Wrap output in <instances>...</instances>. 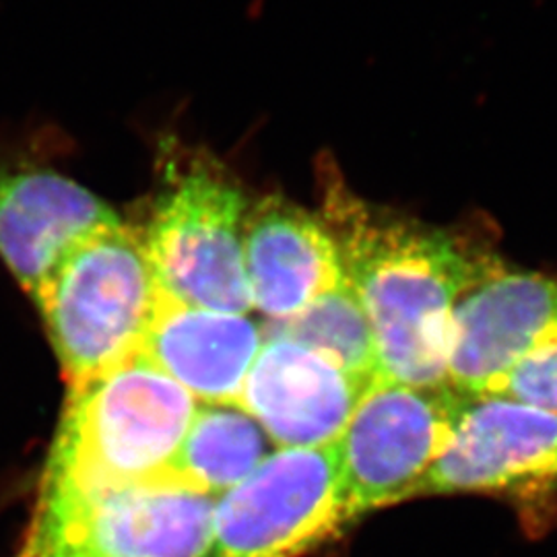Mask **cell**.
<instances>
[{
    "mask_svg": "<svg viewBox=\"0 0 557 557\" xmlns=\"http://www.w3.org/2000/svg\"><path fill=\"white\" fill-rule=\"evenodd\" d=\"M215 499L176 478L38 496L15 557H205Z\"/></svg>",
    "mask_w": 557,
    "mask_h": 557,
    "instance_id": "obj_5",
    "label": "cell"
},
{
    "mask_svg": "<svg viewBox=\"0 0 557 557\" xmlns=\"http://www.w3.org/2000/svg\"><path fill=\"white\" fill-rule=\"evenodd\" d=\"M44 137L0 140V259L32 296L62 255L119 215L50 168Z\"/></svg>",
    "mask_w": 557,
    "mask_h": 557,
    "instance_id": "obj_9",
    "label": "cell"
},
{
    "mask_svg": "<svg viewBox=\"0 0 557 557\" xmlns=\"http://www.w3.org/2000/svg\"><path fill=\"white\" fill-rule=\"evenodd\" d=\"M485 494L541 506L557 494V411L515 398L465 397L453 438L421 496Z\"/></svg>",
    "mask_w": 557,
    "mask_h": 557,
    "instance_id": "obj_8",
    "label": "cell"
},
{
    "mask_svg": "<svg viewBox=\"0 0 557 557\" xmlns=\"http://www.w3.org/2000/svg\"><path fill=\"white\" fill-rule=\"evenodd\" d=\"M372 382L289 338H262L238 405L277 448L335 444Z\"/></svg>",
    "mask_w": 557,
    "mask_h": 557,
    "instance_id": "obj_11",
    "label": "cell"
},
{
    "mask_svg": "<svg viewBox=\"0 0 557 557\" xmlns=\"http://www.w3.org/2000/svg\"><path fill=\"white\" fill-rule=\"evenodd\" d=\"M277 450L257 419L238 403H199L180 444L172 475L220 498Z\"/></svg>",
    "mask_w": 557,
    "mask_h": 557,
    "instance_id": "obj_14",
    "label": "cell"
},
{
    "mask_svg": "<svg viewBox=\"0 0 557 557\" xmlns=\"http://www.w3.org/2000/svg\"><path fill=\"white\" fill-rule=\"evenodd\" d=\"M160 197L143 238L161 289L190 306L252 310L244 271L248 202L238 178L202 147L161 137Z\"/></svg>",
    "mask_w": 557,
    "mask_h": 557,
    "instance_id": "obj_3",
    "label": "cell"
},
{
    "mask_svg": "<svg viewBox=\"0 0 557 557\" xmlns=\"http://www.w3.org/2000/svg\"><path fill=\"white\" fill-rule=\"evenodd\" d=\"M158 292L143 238L120 221L62 255L32 298L69 386L139 354Z\"/></svg>",
    "mask_w": 557,
    "mask_h": 557,
    "instance_id": "obj_4",
    "label": "cell"
},
{
    "mask_svg": "<svg viewBox=\"0 0 557 557\" xmlns=\"http://www.w3.org/2000/svg\"><path fill=\"white\" fill-rule=\"evenodd\" d=\"M197 405L143 351L69 386L38 496H83L174 478Z\"/></svg>",
    "mask_w": 557,
    "mask_h": 557,
    "instance_id": "obj_2",
    "label": "cell"
},
{
    "mask_svg": "<svg viewBox=\"0 0 557 557\" xmlns=\"http://www.w3.org/2000/svg\"><path fill=\"white\" fill-rule=\"evenodd\" d=\"M557 345V277L506 264L455 308L446 384L490 397L520 361Z\"/></svg>",
    "mask_w": 557,
    "mask_h": 557,
    "instance_id": "obj_10",
    "label": "cell"
},
{
    "mask_svg": "<svg viewBox=\"0 0 557 557\" xmlns=\"http://www.w3.org/2000/svg\"><path fill=\"white\" fill-rule=\"evenodd\" d=\"M262 338H289L335 361L356 379H380L379 351L370 320L351 281L345 278L298 314L260 324Z\"/></svg>",
    "mask_w": 557,
    "mask_h": 557,
    "instance_id": "obj_15",
    "label": "cell"
},
{
    "mask_svg": "<svg viewBox=\"0 0 557 557\" xmlns=\"http://www.w3.org/2000/svg\"><path fill=\"white\" fill-rule=\"evenodd\" d=\"M490 397L515 398L557 411V345L520 361Z\"/></svg>",
    "mask_w": 557,
    "mask_h": 557,
    "instance_id": "obj_16",
    "label": "cell"
},
{
    "mask_svg": "<svg viewBox=\"0 0 557 557\" xmlns=\"http://www.w3.org/2000/svg\"><path fill=\"white\" fill-rule=\"evenodd\" d=\"M320 220L370 320L380 379L448 386L455 308L504 260L478 242L368 205L326 158L320 161Z\"/></svg>",
    "mask_w": 557,
    "mask_h": 557,
    "instance_id": "obj_1",
    "label": "cell"
},
{
    "mask_svg": "<svg viewBox=\"0 0 557 557\" xmlns=\"http://www.w3.org/2000/svg\"><path fill=\"white\" fill-rule=\"evenodd\" d=\"M244 271L250 304L267 320L298 314L345 278L326 225L283 197H264L248 207Z\"/></svg>",
    "mask_w": 557,
    "mask_h": 557,
    "instance_id": "obj_12",
    "label": "cell"
},
{
    "mask_svg": "<svg viewBox=\"0 0 557 557\" xmlns=\"http://www.w3.org/2000/svg\"><path fill=\"white\" fill-rule=\"evenodd\" d=\"M262 345L260 324L158 292L140 351L199 403H238Z\"/></svg>",
    "mask_w": 557,
    "mask_h": 557,
    "instance_id": "obj_13",
    "label": "cell"
},
{
    "mask_svg": "<svg viewBox=\"0 0 557 557\" xmlns=\"http://www.w3.org/2000/svg\"><path fill=\"white\" fill-rule=\"evenodd\" d=\"M465 395L450 386L374 380L337 442L354 522L418 498L421 479L453 438Z\"/></svg>",
    "mask_w": 557,
    "mask_h": 557,
    "instance_id": "obj_7",
    "label": "cell"
},
{
    "mask_svg": "<svg viewBox=\"0 0 557 557\" xmlns=\"http://www.w3.org/2000/svg\"><path fill=\"white\" fill-rule=\"evenodd\" d=\"M351 522L337 442L277 448L215 499L205 557H301Z\"/></svg>",
    "mask_w": 557,
    "mask_h": 557,
    "instance_id": "obj_6",
    "label": "cell"
}]
</instances>
